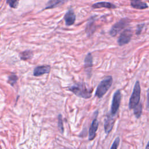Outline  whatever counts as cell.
I'll use <instances>...</instances> for the list:
<instances>
[{
  "label": "cell",
  "instance_id": "cell-1",
  "mask_svg": "<svg viewBox=\"0 0 149 149\" xmlns=\"http://www.w3.org/2000/svg\"><path fill=\"white\" fill-rule=\"evenodd\" d=\"M68 90L78 97L88 99L92 97L93 89L88 88L84 82H79L69 87Z\"/></svg>",
  "mask_w": 149,
  "mask_h": 149
},
{
  "label": "cell",
  "instance_id": "cell-2",
  "mask_svg": "<svg viewBox=\"0 0 149 149\" xmlns=\"http://www.w3.org/2000/svg\"><path fill=\"white\" fill-rule=\"evenodd\" d=\"M113 83V78L111 76H107L100 83L97 87L95 96L99 98H102L108 91Z\"/></svg>",
  "mask_w": 149,
  "mask_h": 149
},
{
  "label": "cell",
  "instance_id": "cell-3",
  "mask_svg": "<svg viewBox=\"0 0 149 149\" xmlns=\"http://www.w3.org/2000/svg\"><path fill=\"white\" fill-rule=\"evenodd\" d=\"M141 94V87L139 81H136L133 88L132 94L129 102V108L130 110L135 108L140 103Z\"/></svg>",
  "mask_w": 149,
  "mask_h": 149
},
{
  "label": "cell",
  "instance_id": "cell-4",
  "mask_svg": "<svg viewBox=\"0 0 149 149\" xmlns=\"http://www.w3.org/2000/svg\"><path fill=\"white\" fill-rule=\"evenodd\" d=\"M130 20L129 18H122L114 24L110 31V35L112 37L116 36L122 30L126 27L130 23Z\"/></svg>",
  "mask_w": 149,
  "mask_h": 149
},
{
  "label": "cell",
  "instance_id": "cell-5",
  "mask_svg": "<svg viewBox=\"0 0 149 149\" xmlns=\"http://www.w3.org/2000/svg\"><path fill=\"white\" fill-rule=\"evenodd\" d=\"M121 98H122V94L121 91L120 90L116 91L112 98L110 114L111 115L114 116L115 114L117 113L120 107Z\"/></svg>",
  "mask_w": 149,
  "mask_h": 149
},
{
  "label": "cell",
  "instance_id": "cell-6",
  "mask_svg": "<svg viewBox=\"0 0 149 149\" xmlns=\"http://www.w3.org/2000/svg\"><path fill=\"white\" fill-rule=\"evenodd\" d=\"M133 35L132 30L130 28L125 29L118 39V44L120 46H123L129 43Z\"/></svg>",
  "mask_w": 149,
  "mask_h": 149
},
{
  "label": "cell",
  "instance_id": "cell-7",
  "mask_svg": "<svg viewBox=\"0 0 149 149\" xmlns=\"http://www.w3.org/2000/svg\"><path fill=\"white\" fill-rule=\"evenodd\" d=\"M95 114H96L95 117L91 124L90 130H89V134H88L89 140H93L95 138L96 136V132L98 128V121L97 120V115H98L97 111L95 112Z\"/></svg>",
  "mask_w": 149,
  "mask_h": 149
},
{
  "label": "cell",
  "instance_id": "cell-8",
  "mask_svg": "<svg viewBox=\"0 0 149 149\" xmlns=\"http://www.w3.org/2000/svg\"><path fill=\"white\" fill-rule=\"evenodd\" d=\"M96 19V16H93L89 18V19L87 21L85 31L87 36L88 37L91 36L96 31V25H95Z\"/></svg>",
  "mask_w": 149,
  "mask_h": 149
},
{
  "label": "cell",
  "instance_id": "cell-9",
  "mask_svg": "<svg viewBox=\"0 0 149 149\" xmlns=\"http://www.w3.org/2000/svg\"><path fill=\"white\" fill-rule=\"evenodd\" d=\"M84 67L88 75L90 76L93 67V56L92 53H88L86 55L84 61Z\"/></svg>",
  "mask_w": 149,
  "mask_h": 149
},
{
  "label": "cell",
  "instance_id": "cell-10",
  "mask_svg": "<svg viewBox=\"0 0 149 149\" xmlns=\"http://www.w3.org/2000/svg\"><path fill=\"white\" fill-rule=\"evenodd\" d=\"M115 123L114 116L111 115L110 114L108 115L105 119V122H104V130L106 134H108L111 132L112 130Z\"/></svg>",
  "mask_w": 149,
  "mask_h": 149
},
{
  "label": "cell",
  "instance_id": "cell-11",
  "mask_svg": "<svg viewBox=\"0 0 149 149\" xmlns=\"http://www.w3.org/2000/svg\"><path fill=\"white\" fill-rule=\"evenodd\" d=\"M64 20L67 26L73 25L76 21V15L72 9H69L64 16Z\"/></svg>",
  "mask_w": 149,
  "mask_h": 149
},
{
  "label": "cell",
  "instance_id": "cell-12",
  "mask_svg": "<svg viewBox=\"0 0 149 149\" xmlns=\"http://www.w3.org/2000/svg\"><path fill=\"white\" fill-rule=\"evenodd\" d=\"M51 67L50 65H43L37 67L33 72V74L35 76H40L44 74L49 73L50 71Z\"/></svg>",
  "mask_w": 149,
  "mask_h": 149
},
{
  "label": "cell",
  "instance_id": "cell-13",
  "mask_svg": "<svg viewBox=\"0 0 149 149\" xmlns=\"http://www.w3.org/2000/svg\"><path fill=\"white\" fill-rule=\"evenodd\" d=\"M92 7L94 9H98L101 8H105L107 9H115L116 8L115 4H113L108 2H98L95 4H93Z\"/></svg>",
  "mask_w": 149,
  "mask_h": 149
},
{
  "label": "cell",
  "instance_id": "cell-14",
  "mask_svg": "<svg viewBox=\"0 0 149 149\" xmlns=\"http://www.w3.org/2000/svg\"><path fill=\"white\" fill-rule=\"evenodd\" d=\"M130 5L132 8L138 9H144L148 8V5L141 1H132L130 2Z\"/></svg>",
  "mask_w": 149,
  "mask_h": 149
},
{
  "label": "cell",
  "instance_id": "cell-15",
  "mask_svg": "<svg viewBox=\"0 0 149 149\" xmlns=\"http://www.w3.org/2000/svg\"><path fill=\"white\" fill-rule=\"evenodd\" d=\"M64 3V1H60V0H51V1H49V3L47 4V7L45 8V9L55 8Z\"/></svg>",
  "mask_w": 149,
  "mask_h": 149
},
{
  "label": "cell",
  "instance_id": "cell-16",
  "mask_svg": "<svg viewBox=\"0 0 149 149\" xmlns=\"http://www.w3.org/2000/svg\"><path fill=\"white\" fill-rule=\"evenodd\" d=\"M142 105L141 102H140L135 108H133V113L136 118H139L141 116L142 114Z\"/></svg>",
  "mask_w": 149,
  "mask_h": 149
},
{
  "label": "cell",
  "instance_id": "cell-17",
  "mask_svg": "<svg viewBox=\"0 0 149 149\" xmlns=\"http://www.w3.org/2000/svg\"><path fill=\"white\" fill-rule=\"evenodd\" d=\"M33 56V53L31 51H25L22 52L20 54L21 58L23 60H27V59H31Z\"/></svg>",
  "mask_w": 149,
  "mask_h": 149
},
{
  "label": "cell",
  "instance_id": "cell-18",
  "mask_svg": "<svg viewBox=\"0 0 149 149\" xmlns=\"http://www.w3.org/2000/svg\"><path fill=\"white\" fill-rule=\"evenodd\" d=\"M58 126L59 131L61 132V133H63L64 131V124H63V116L62 115L59 114L58 115Z\"/></svg>",
  "mask_w": 149,
  "mask_h": 149
},
{
  "label": "cell",
  "instance_id": "cell-19",
  "mask_svg": "<svg viewBox=\"0 0 149 149\" xmlns=\"http://www.w3.org/2000/svg\"><path fill=\"white\" fill-rule=\"evenodd\" d=\"M17 81H18V77L17 76L15 75V74H12L8 77V83L12 86H13L17 83Z\"/></svg>",
  "mask_w": 149,
  "mask_h": 149
},
{
  "label": "cell",
  "instance_id": "cell-20",
  "mask_svg": "<svg viewBox=\"0 0 149 149\" xmlns=\"http://www.w3.org/2000/svg\"><path fill=\"white\" fill-rule=\"evenodd\" d=\"M120 139L119 137H117L114 141L110 149H117L119 146V144H120Z\"/></svg>",
  "mask_w": 149,
  "mask_h": 149
},
{
  "label": "cell",
  "instance_id": "cell-21",
  "mask_svg": "<svg viewBox=\"0 0 149 149\" xmlns=\"http://www.w3.org/2000/svg\"><path fill=\"white\" fill-rule=\"evenodd\" d=\"M7 3L9 4V6L11 8H16L19 4V1H8Z\"/></svg>",
  "mask_w": 149,
  "mask_h": 149
},
{
  "label": "cell",
  "instance_id": "cell-22",
  "mask_svg": "<svg viewBox=\"0 0 149 149\" xmlns=\"http://www.w3.org/2000/svg\"><path fill=\"white\" fill-rule=\"evenodd\" d=\"M144 26V24H140V25H138V26H137V31H136V35H140L142 31V29H143Z\"/></svg>",
  "mask_w": 149,
  "mask_h": 149
},
{
  "label": "cell",
  "instance_id": "cell-23",
  "mask_svg": "<svg viewBox=\"0 0 149 149\" xmlns=\"http://www.w3.org/2000/svg\"><path fill=\"white\" fill-rule=\"evenodd\" d=\"M146 106H147V110L149 111V88L148 89L147 92V104H146Z\"/></svg>",
  "mask_w": 149,
  "mask_h": 149
},
{
  "label": "cell",
  "instance_id": "cell-24",
  "mask_svg": "<svg viewBox=\"0 0 149 149\" xmlns=\"http://www.w3.org/2000/svg\"><path fill=\"white\" fill-rule=\"evenodd\" d=\"M146 149H149V142H148L147 146H146Z\"/></svg>",
  "mask_w": 149,
  "mask_h": 149
}]
</instances>
